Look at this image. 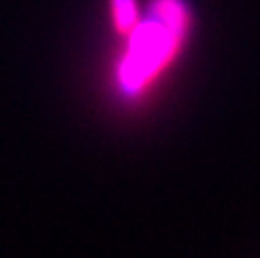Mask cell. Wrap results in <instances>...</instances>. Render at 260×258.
<instances>
[{
	"instance_id": "1",
	"label": "cell",
	"mask_w": 260,
	"mask_h": 258,
	"mask_svg": "<svg viewBox=\"0 0 260 258\" xmlns=\"http://www.w3.org/2000/svg\"><path fill=\"white\" fill-rule=\"evenodd\" d=\"M191 28L185 0H150L140 20L124 35V47L114 65V85L120 98L144 95L177 61Z\"/></svg>"
},
{
	"instance_id": "2",
	"label": "cell",
	"mask_w": 260,
	"mask_h": 258,
	"mask_svg": "<svg viewBox=\"0 0 260 258\" xmlns=\"http://www.w3.org/2000/svg\"><path fill=\"white\" fill-rule=\"evenodd\" d=\"M142 12L136 0H110V20L118 35H126L138 20Z\"/></svg>"
}]
</instances>
